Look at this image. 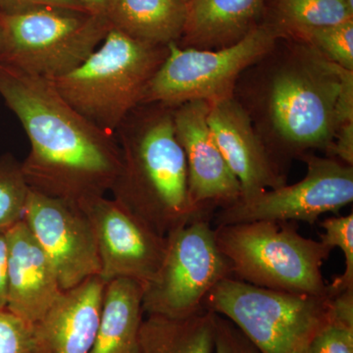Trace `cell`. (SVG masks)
<instances>
[{
  "label": "cell",
  "mask_w": 353,
  "mask_h": 353,
  "mask_svg": "<svg viewBox=\"0 0 353 353\" xmlns=\"http://www.w3.org/2000/svg\"><path fill=\"white\" fill-rule=\"evenodd\" d=\"M94 232L104 283L130 279L143 285L157 273L166 252V236L105 196L78 202Z\"/></svg>",
  "instance_id": "cell-11"
},
{
  "label": "cell",
  "mask_w": 353,
  "mask_h": 353,
  "mask_svg": "<svg viewBox=\"0 0 353 353\" xmlns=\"http://www.w3.org/2000/svg\"><path fill=\"white\" fill-rule=\"evenodd\" d=\"M284 34L264 19L238 43L218 50L168 44V55L152 77L141 103L176 106L192 101L209 103L234 97L241 74L274 48Z\"/></svg>",
  "instance_id": "cell-8"
},
{
  "label": "cell",
  "mask_w": 353,
  "mask_h": 353,
  "mask_svg": "<svg viewBox=\"0 0 353 353\" xmlns=\"http://www.w3.org/2000/svg\"><path fill=\"white\" fill-rule=\"evenodd\" d=\"M0 353H36L34 326L0 308Z\"/></svg>",
  "instance_id": "cell-26"
},
{
  "label": "cell",
  "mask_w": 353,
  "mask_h": 353,
  "mask_svg": "<svg viewBox=\"0 0 353 353\" xmlns=\"http://www.w3.org/2000/svg\"><path fill=\"white\" fill-rule=\"evenodd\" d=\"M203 307L234 323L260 353H307L331 319L332 296L265 289L229 277L209 292Z\"/></svg>",
  "instance_id": "cell-7"
},
{
  "label": "cell",
  "mask_w": 353,
  "mask_h": 353,
  "mask_svg": "<svg viewBox=\"0 0 353 353\" xmlns=\"http://www.w3.org/2000/svg\"><path fill=\"white\" fill-rule=\"evenodd\" d=\"M143 285L130 279L105 283L101 321L88 353H141Z\"/></svg>",
  "instance_id": "cell-18"
},
{
  "label": "cell",
  "mask_w": 353,
  "mask_h": 353,
  "mask_svg": "<svg viewBox=\"0 0 353 353\" xmlns=\"http://www.w3.org/2000/svg\"><path fill=\"white\" fill-rule=\"evenodd\" d=\"M173 112V106L141 103L115 132L121 167L112 199L162 236L196 219L212 220L190 201Z\"/></svg>",
  "instance_id": "cell-3"
},
{
  "label": "cell",
  "mask_w": 353,
  "mask_h": 353,
  "mask_svg": "<svg viewBox=\"0 0 353 353\" xmlns=\"http://www.w3.org/2000/svg\"><path fill=\"white\" fill-rule=\"evenodd\" d=\"M24 221L53 265L62 290L101 275L94 232L79 203L30 189Z\"/></svg>",
  "instance_id": "cell-12"
},
{
  "label": "cell",
  "mask_w": 353,
  "mask_h": 353,
  "mask_svg": "<svg viewBox=\"0 0 353 353\" xmlns=\"http://www.w3.org/2000/svg\"><path fill=\"white\" fill-rule=\"evenodd\" d=\"M208 126L240 183V199L287 185L285 172L274 161L250 116L234 97L210 103Z\"/></svg>",
  "instance_id": "cell-14"
},
{
  "label": "cell",
  "mask_w": 353,
  "mask_h": 353,
  "mask_svg": "<svg viewBox=\"0 0 353 353\" xmlns=\"http://www.w3.org/2000/svg\"><path fill=\"white\" fill-rule=\"evenodd\" d=\"M307 167L303 180L239 199L215 212V226L255 222H307L338 212L353 201V166L310 152L301 158Z\"/></svg>",
  "instance_id": "cell-10"
},
{
  "label": "cell",
  "mask_w": 353,
  "mask_h": 353,
  "mask_svg": "<svg viewBox=\"0 0 353 353\" xmlns=\"http://www.w3.org/2000/svg\"><path fill=\"white\" fill-rule=\"evenodd\" d=\"M321 227L324 230L322 243L331 250L340 248L345 254V272L328 284L329 294L334 296L353 289V213L327 218L321 222Z\"/></svg>",
  "instance_id": "cell-24"
},
{
  "label": "cell",
  "mask_w": 353,
  "mask_h": 353,
  "mask_svg": "<svg viewBox=\"0 0 353 353\" xmlns=\"http://www.w3.org/2000/svg\"><path fill=\"white\" fill-rule=\"evenodd\" d=\"M307 353H353V319L332 310L331 319L316 334Z\"/></svg>",
  "instance_id": "cell-25"
},
{
  "label": "cell",
  "mask_w": 353,
  "mask_h": 353,
  "mask_svg": "<svg viewBox=\"0 0 353 353\" xmlns=\"http://www.w3.org/2000/svg\"><path fill=\"white\" fill-rule=\"evenodd\" d=\"M232 277L248 284L310 296H330L322 266L333 250L301 236L294 222L255 221L214 227Z\"/></svg>",
  "instance_id": "cell-5"
},
{
  "label": "cell",
  "mask_w": 353,
  "mask_h": 353,
  "mask_svg": "<svg viewBox=\"0 0 353 353\" xmlns=\"http://www.w3.org/2000/svg\"><path fill=\"white\" fill-rule=\"evenodd\" d=\"M105 283L94 276L63 294L34 325L36 353H88L94 345Z\"/></svg>",
  "instance_id": "cell-16"
},
{
  "label": "cell",
  "mask_w": 353,
  "mask_h": 353,
  "mask_svg": "<svg viewBox=\"0 0 353 353\" xmlns=\"http://www.w3.org/2000/svg\"><path fill=\"white\" fill-rule=\"evenodd\" d=\"M29 192L22 162L9 152L0 155V232L24 219Z\"/></svg>",
  "instance_id": "cell-22"
},
{
  "label": "cell",
  "mask_w": 353,
  "mask_h": 353,
  "mask_svg": "<svg viewBox=\"0 0 353 353\" xmlns=\"http://www.w3.org/2000/svg\"><path fill=\"white\" fill-rule=\"evenodd\" d=\"M183 1H185V3H188V2H190V0H183Z\"/></svg>",
  "instance_id": "cell-34"
},
{
  "label": "cell",
  "mask_w": 353,
  "mask_h": 353,
  "mask_svg": "<svg viewBox=\"0 0 353 353\" xmlns=\"http://www.w3.org/2000/svg\"><path fill=\"white\" fill-rule=\"evenodd\" d=\"M288 38L311 44L334 64L353 71V19L340 24L303 30Z\"/></svg>",
  "instance_id": "cell-23"
},
{
  "label": "cell",
  "mask_w": 353,
  "mask_h": 353,
  "mask_svg": "<svg viewBox=\"0 0 353 353\" xmlns=\"http://www.w3.org/2000/svg\"><path fill=\"white\" fill-rule=\"evenodd\" d=\"M168 55V46L130 38L115 28L80 66L51 81L88 122L109 134L143 101L146 87Z\"/></svg>",
  "instance_id": "cell-4"
},
{
  "label": "cell",
  "mask_w": 353,
  "mask_h": 353,
  "mask_svg": "<svg viewBox=\"0 0 353 353\" xmlns=\"http://www.w3.org/2000/svg\"><path fill=\"white\" fill-rule=\"evenodd\" d=\"M336 127L353 123V71L345 70L336 103Z\"/></svg>",
  "instance_id": "cell-28"
},
{
  "label": "cell",
  "mask_w": 353,
  "mask_h": 353,
  "mask_svg": "<svg viewBox=\"0 0 353 353\" xmlns=\"http://www.w3.org/2000/svg\"><path fill=\"white\" fill-rule=\"evenodd\" d=\"M34 6H59L87 10L78 0H0V12H12Z\"/></svg>",
  "instance_id": "cell-30"
},
{
  "label": "cell",
  "mask_w": 353,
  "mask_h": 353,
  "mask_svg": "<svg viewBox=\"0 0 353 353\" xmlns=\"http://www.w3.org/2000/svg\"><path fill=\"white\" fill-rule=\"evenodd\" d=\"M271 2L264 19L277 26L285 37L311 28L326 27L353 19L345 0H267Z\"/></svg>",
  "instance_id": "cell-21"
},
{
  "label": "cell",
  "mask_w": 353,
  "mask_h": 353,
  "mask_svg": "<svg viewBox=\"0 0 353 353\" xmlns=\"http://www.w3.org/2000/svg\"><path fill=\"white\" fill-rule=\"evenodd\" d=\"M110 28L106 16L85 9L34 6L0 12V63L54 81L80 66Z\"/></svg>",
  "instance_id": "cell-6"
},
{
  "label": "cell",
  "mask_w": 353,
  "mask_h": 353,
  "mask_svg": "<svg viewBox=\"0 0 353 353\" xmlns=\"http://www.w3.org/2000/svg\"><path fill=\"white\" fill-rule=\"evenodd\" d=\"M267 0H190L178 46L218 50L245 39L264 20Z\"/></svg>",
  "instance_id": "cell-17"
},
{
  "label": "cell",
  "mask_w": 353,
  "mask_h": 353,
  "mask_svg": "<svg viewBox=\"0 0 353 353\" xmlns=\"http://www.w3.org/2000/svg\"><path fill=\"white\" fill-rule=\"evenodd\" d=\"M209 109L208 101L185 102L174 108L173 119L187 161L190 201L201 212L213 218L217 209L241 199V189L211 134Z\"/></svg>",
  "instance_id": "cell-13"
},
{
  "label": "cell",
  "mask_w": 353,
  "mask_h": 353,
  "mask_svg": "<svg viewBox=\"0 0 353 353\" xmlns=\"http://www.w3.org/2000/svg\"><path fill=\"white\" fill-rule=\"evenodd\" d=\"M0 97L29 138L22 169L30 189L77 203L110 192L121 167L115 136L72 108L51 81L1 63Z\"/></svg>",
  "instance_id": "cell-1"
},
{
  "label": "cell",
  "mask_w": 353,
  "mask_h": 353,
  "mask_svg": "<svg viewBox=\"0 0 353 353\" xmlns=\"http://www.w3.org/2000/svg\"><path fill=\"white\" fill-rule=\"evenodd\" d=\"M7 305L34 326L63 294L57 272L24 219L6 232Z\"/></svg>",
  "instance_id": "cell-15"
},
{
  "label": "cell",
  "mask_w": 353,
  "mask_h": 353,
  "mask_svg": "<svg viewBox=\"0 0 353 353\" xmlns=\"http://www.w3.org/2000/svg\"><path fill=\"white\" fill-rule=\"evenodd\" d=\"M88 11L106 16L110 0H78Z\"/></svg>",
  "instance_id": "cell-32"
},
{
  "label": "cell",
  "mask_w": 353,
  "mask_h": 353,
  "mask_svg": "<svg viewBox=\"0 0 353 353\" xmlns=\"http://www.w3.org/2000/svg\"><path fill=\"white\" fill-rule=\"evenodd\" d=\"M7 266H8V243L6 233L0 232V308L7 305Z\"/></svg>",
  "instance_id": "cell-31"
},
{
  "label": "cell",
  "mask_w": 353,
  "mask_h": 353,
  "mask_svg": "<svg viewBox=\"0 0 353 353\" xmlns=\"http://www.w3.org/2000/svg\"><path fill=\"white\" fill-rule=\"evenodd\" d=\"M345 3H347L348 8L353 11V0H345Z\"/></svg>",
  "instance_id": "cell-33"
},
{
  "label": "cell",
  "mask_w": 353,
  "mask_h": 353,
  "mask_svg": "<svg viewBox=\"0 0 353 353\" xmlns=\"http://www.w3.org/2000/svg\"><path fill=\"white\" fill-rule=\"evenodd\" d=\"M164 259L143 287L145 315L183 318L203 309V301L223 279L232 277L211 219H196L166 236Z\"/></svg>",
  "instance_id": "cell-9"
},
{
  "label": "cell",
  "mask_w": 353,
  "mask_h": 353,
  "mask_svg": "<svg viewBox=\"0 0 353 353\" xmlns=\"http://www.w3.org/2000/svg\"><path fill=\"white\" fill-rule=\"evenodd\" d=\"M215 313L203 308L183 318L146 315L139 330L141 353H213Z\"/></svg>",
  "instance_id": "cell-20"
},
{
  "label": "cell",
  "mask_w": 353,
  "mask_h": 353,
  "mask_svg": "<svg viewBox=\"0 0 353 353\" xmlns=\"http://www.w3.org/2000/svg\"><path fill=\"white\" fill-rule=\"evenodd\" d=\"M345 70L311 44L287 37L241 74L234 97L281 169L282 162L314 150L328 152Z\"/></svg>",
  "instance_id": "cell-2"
},
{
  "label": "cell",
  "mask_w": 353,
  "mask_h": 353,
  "mask_svg": "<svg viewBox=\"0 0 353 353\" xmlns=\"http://www.w3.org/2000/svg\"><path fill=\"white\" fill-rule=\"evenodd\" d=\"M185 16L183 0H110L106 14L111 27L152 46L178 43Z\"/></svg>",
  "instance_id": "cell-19"
},
{
  "label": "cell",
  "mask_w": 353,
  "mask_h": 353,
  "mask_svg": "<svg viewBox=\"0 0 353 353\" xmlns=\"http://www.w3.org/2000/svg\"><path fill=\"white\" fill-rule=\"evenodd\" d=\"M328 154L353 166V123L339 128Z\"/></svg>",
  "instance_id": "cell-29"
},
{
  "label": "cell",
  "mask_w": 353,
  "mask_h": 353,
  "mask_svg": "<svg viewBox=\"0 0 353 353\" xmlns=\"http://www.w3.org/2000/svg\"><path fill=\"white\" fill-rule=\"evenodd\" d=\"M214 353H260L234 323L215 313Z\"/></svg>",
  "instance_id": "cell-27"
}]
</instances>
